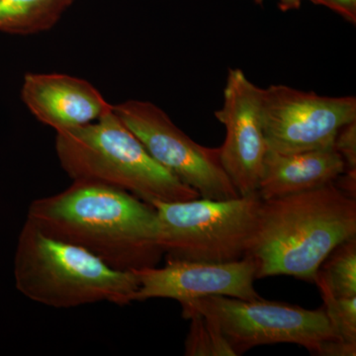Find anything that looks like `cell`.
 I'll return each instance as SVG.
<instances>
[{
  "mask_svg": "<svg viewBox=\"0 0 356 356\" xmlns=\"http://www.w3.org/2000/svg\"><path fill=\"white\" fill-rule=\"evenodd\" d=\"M355 236V198L332 182L261 200L245 257L254 261L257 280L285 275L315 282L332 250Z\"/></svg>",
  "mask_w": 356,
  "mask_h": 356,
  "instance_id": "2",
  "label": "cell"
},
{
  "mask_svg": "<svg viewBox=\"0 0 356 356\" xmlns=\"http://www.w3.org/2000/svg\"><path fill=\"white\" fill-rule=\"evenodd\" d=\"M318 6L327 7L348 22L355 24L356 0H310Z\"/></svg>",
  "mask_w": 356,
  "mask_h": 356,
  "instance_id": "18",
  "label": "cell"
},
{
  "mask_svg": "<svg viewBox=\"0 0 356 356\" xmlns=\"http://www.w3.org/2000/svg\"><path fill=\"white\" fill-rule=\"evenodd\" d=\"M315 283L320 290L324 310L337 339L343 343L356 346V296H336L318 274Z\"/></svg>",
  "mask_w": 356,
  "mask_h": 356,
  "instance_id": "15",
  "label": "cell"
},
{
  "mask_svg": "<svg viewBox=\"0 0 356 356\" xmlns=\"http://www.w3.org/2000/svg\"><path fill=\"white\" fill-rule=\"evenodd\" d=\"M27 221L117 270L156 266L165 257L154 206L99 182L72 180L64 191L32 201Z\"/></svg>",
  "mask_w": 356,
  "mask_h": 356,
  "instance_id": "1",
  "label": "cell"
},
{
  "mask_svg": "<svg viewBox=\"0 0 356 356\" xmlns=\"http://www.w3.org/2000/svg\"><path fill=\"white\" fill-rule=\"evenodd\" d=\"M139 281L136 302L172 299L179 304L209 296L261 298L255 290V266L250 257L227 262L166 259L163 266L134 271Z\"/></svg>",
  "mask_w": 356,
  "mask_h": 356,
  "instance_id": "10",
  "label": "cell"
},
{
  "mask_svg": "<svg viewBox=\"0 0 356 356\" xmlns=\"http://www.w3.org/2000/svg\"><path fill=\"white\" fill-rule=\"evenodd\" d=\"M261 199L198 197L154 202L159 243L166 259L227 262L245 257L254 236Z\"/></svg>",
  "mask_w": 356,
  "mask_h": 356,
  "instance_id": "5",
  "label": "cell"
},
{
  "mask_svg": "<svg viewBox=\"0 0 356 356\" xmlns=\"http://www.w3.org/2000/svg\"><path fill=\"white\" fill-rule=\"evenodd\" d=\"M15 280L27 298L56 309L96 303L127 306L136 302L134 271L112 268L95 254L46 235L26 220L15 255Z\"/></svg>",
  "mask_w": 356,
  "mask_h": 356,
  "instance_id": "3",
  "label": "cell"
},
{
  "mask_svg": "<svg viewBox=\"0 0 356 356\" xmlns=\"http://www.w3.org/2000/svg\"><path fill=\"white\" fill-rule=\"evenodd\" d=\"M261 88L240 69H229L221 108L215 112L226 129L219 147L220 161L240 196L259 191L266 153L261 123Z\"/></svg>",
  "mask_w": 356,
  "mask_h": 356,
  "instance_id": "9",
  "label": "cell"
},
{
  "mask_svg": "<svg viewBox=\"0 0 356 356\" xmlns=\"http://www.w3.org/2000/svg\"><path fill=\"white\" fill-rule=\"evenodd\" d=\"M334 149L343 159L346 170H356V121L346 124L337 132Z\"/></svg>",
  "mask_w": 356,
  "mask_h": 356,
  "instance_id": "17",
  "label": "cell"
},
{
  "mask_svg": "<svg viewBox=\"0 0 356 356\" xmlns=\"http://www.w3.org/2000/svg\"><path fill=\"white\" fill-rule=\"evenodd\" d=\"M318 275L337 297L356 296V236L334 248Z\"/></svg>",
  "mask_w": 356,
  "mask_h": 356,
  "instance_id": "14",
  "label": "cell"
},
{
  "mask_svg": "<svg viewBox=\"0 0 356 356\" xmlns=\"http://www.w3.org/2000/svg\"><path fill=\"white\" fill-rule=\"evenodd\" d=\"M302 0H278V6L280 10L290 11L298 9L301 6Z\"/></svg>",
  "mask_w": 356,
  "mask_h": 356,
  "instance_id": "19",
  "label": "cell"
},
{
  "mask_svg": "<svg viewBox=\"0 0 356 356\" xmlns=\"http://www.w3.org/2000/svg\"><path fill=\"white\" fill-rule=\"evenodd\" d=\"M344 170L343 159L334 147L292 154L267 149L257 194L268 200L312 191L336 181Z\"/></svg>",
  "mask_w": 356,
  "mask_h": 356,
  "instance_id": "12",
  "label": "cell"
},
{
  "mask_svg": "<svg viewBox=\"0 0 356 356\" xmlns=\"http://www.w3.org/2000/svg\"><path fill=\"white\" fill-rule=\"evenodd\" d=\"M191 321V329L184 343L187 356H236L222 332L209 320L194 314L186 318Z\"/></svg>",
  "mask_w": 356,
  "mask_h": 356,
  "instance_id": "16",
  "label": "cell"
},
{
  "mask_svg": "<svg viewBox=\"0 0 356 356\" xmlns=\"http://www.w3.org/2000/svg\"><path fill=\"white\" fill-rule=\"evenodd\" d=\"M21 98L33 116L56 133L88 125L113 108L92 83L56 72L26 74Z\"/></svg>",
  "mask_w": 356,
  "mask_h": 356,
  "instance_id": "11",
  "label": "cell"
},
{
  "mask_svg": "<svg viewBox=\"0 0 356 356\" xmlns=\"http://www.w3.org/2000/svg\"><path fill=\"white\" fill-rule=\"evenodd\" d=\"M113 110L159 165L200 197L227 200L240 196L222 168L219 147L199 145L158 105L130 99L113 105Z\"/></svg>",
  "mask_w": 356,
  "mask_h": 356,
  "instance_id": "7",
  "label": "cell"
},
{
  "mask_svg": "<svg viewBox=\"0 0 356 356\" xmlns=\"http://www.w3.org/2000/svg\"><path fill=\"white\" fill-rule=\"evenodd\" d=\"M182 317L194 314L209 320L231 344L236 355L255 346L293 343L313 355L327 356L332 341H339L324 308L267 301L209 296L180 304Z\"/></svg>",
  "mask_w": 356,
  "mask_h": 356,
  "instance_id": "6",
  "label": "cell"
},
{
  "mask_svg": "<svg viewBox=\"0 0 356 356\" xmlns=\"http://www.w3.org/2000/svg\"><path fill=\"white\" fill-rule=\"evenodd\" d=\"M74 0H0V32L11 35L49 31Z\"/></svg>",
  "mask_w": 356,
  "mask_h": 356,
  "instance_id": "13",
  "label": "cell"
},
{
  "mask_svg": "<svg viewBox=\"0 0 356 356\" xmlns=\"http://www.w3.org/2000/svg\"><path fill=\"white\" fill-rule=\"evenodd\" d=\"M55 149L72 180L116 187L149 204L200 197L159 165L113 108L88 125L56 133Z\"/></svg>",
  "mask_w": 356,
  "mask_h": 356,
  "instance_id": "4",
  "label": "cell"
},
{
  "mask_svg": "<svg viewBox=\"0 0 356 356\" xmlns=\"http://www.w3.org/2000/svg\"><path fill=\"white\" fill-rule=\"evenodd\" d=\"M254 1L257 2V4H261L264 0H254Z\"/></svg>",
  "mask_w": 356,
  "mask_h": 356,
  "instance_id": "20",
  "label": "cell"
},
{
  "mask_svg": "<svg viewBox=\"0 0 356 356\" xmlns=\"http://www.w3.org/2000/svg\"><path fill=\"white\" fill-rule=\"evenodd\" d=\"M267 149L282 154L334 147L337 132L356 121L355 96L329 97L275 84L261 91Z\"/></svg>",
  "mask_w": 356,
  "mask_h": 356,
  "instance_id": "8",
  "label": "cell"
}]
</instances>
